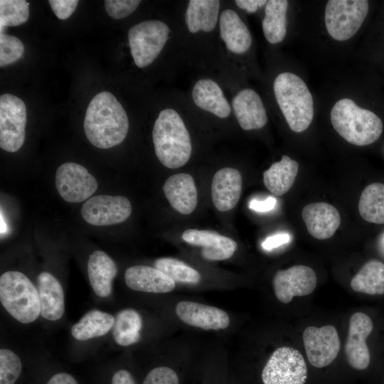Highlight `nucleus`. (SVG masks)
<instances>
[{"mask_svg":"<svg viewBox=\"0 0 384 384\" xmlns=\"http://www.w3.org/2000/svg\"><path fill=\"white\" fill-rule=\"evenodd\" d=\"M84 131L89 142L100 149L120 144L129 129L127 114L110 92L97 94L90 101L84 119Z\"/></svg>","mask_w":384,"mask_h":384,"instance_id":"1","label":"nucleus"},{"mask_svg":"<svg viewBox=\"0 0 384 384\" xmlns=\"http://www.w3.org/2000/svg\"><path fill=\"white\" fill-rule=\"evenodd\" d=\"M152 139L159 161L169 169H177L189 160L192 146L190 134L178 114L173 109L161 110L154 122Z\"/></svg>","mask_w":384,"mask_h":384,"instance_id":"2","label":"nucleus"},{"mask_svg":"<svg viewBox=\"0 0 384 384\" xmlns=\"http://www.w3.org/2000/svg\"><path fill=\"white\" fill-rule=\"evenodd\" d=\"M334 129L348 143L366 146L381 135L383 125L373 112L362 108L349 98L338 100L330 112Z\"/></svg>","mask_w":384,"mask_h":384,"instance_id":"3","label":"nucleus"},{"mask_svg":"<svg viewBox=\"0 0 384 384\" xmlns=\"http://www.w3.org/2000/svg\"><path fill=\"white\" fill-rule=\"evenodd\" d=\"M273 90L290 129L297 133L305 131L313 120L314 102L304 81L294 73H281L274 80Z\"/></svg>","mask_w":384,"mask_h":384,"instance_id":"4","label":"nucleus"},{"mask_svg":"<svg viewBox=\"0 0 384 384\" xmlns=\"http://www.w3.org/2000/svg\"><path fill=\"white\" fill-rule=\"evenodd\" d=\"M0 301L7 312L21 323L33 322L41 314L38 289L20 272L7 271L1 275Z\"/></svg>","mask_w":384,"mask_h":384,"instance_id":"5","label":"nucleus"},{"mask_svg":"<svg viewBox=\"0 0 384 384\" xmlns=\"http://www.w3.org/2000/svg\"><path fill=\"white\" fill-rule=\"evenodd\" d=\"M368 10L366 0L328 1L324 22L329 35L338 41L350 39L362 26Z\"/></svg>","mask_w":384,"mask_h":384,"instance_id":"6","label":"nucleus"},{"mask_svg":"<svg viewBox=\"0 0 384 384\" xmlns=\"http://www.w3.org/2000/svg\"><path fill=\"white\" fill-rule=\"evenodd\" d=\"M169 33L167 24L159 20L144 21L129 28V46L137 67L142 68L154 61L165 46Z\"/></svg>","mask_w":384,"mask_h":384,"instance_id":"7","label":"nucleus"},{"mask_svg":"<svg viewBox=\"0 0 384 384\" xmlns=\"http://www.w3.org/2000/svg\"><path fill=\"white\" fill-rule=\"evenodd\" d=\"M306 378L304 358L299 351L289 346L277 348L262 372L264 384H304Z\"/></svg>","mask_w":384,"mask_h":384,"instance_id":"8","label":"nucleus"},{"mask_svg":"<svg viewBox=\"0 0 384 384\" xmlns=\"http://www.w3.org/2000/svg\"><path fill=\"white\" fill-rule=\"evenodd\" d=\"M26 108L22 100L11 94L0 97V146L16 152L23 144L26 135Z\"/></svg>","mask_w":384,"mask_h":384,"instance_id":"9","label":"nucleus"},{"mask_svg":"<svg viewBox=\"0 0 384 384\" xmlns=\"http://www.w3.org/2000/svg\"><path fill=\"white\" fill-rule=\"evenodd\" d=\"M55 183L60 196L69 203L82 202L97 188L95 178L84 166L73 162L63 164L58 168Z\"/></svg>","mask_w":384,"mask_h":384,"instance_id":"10","label":"nucleus"},{"mask_svg":"<svg viewBox=\"0 0 384 384\" xmlns=\"http://www.w3.org/2000/svg\"><path fill=\"white\" fill-rule=\"evenodd\" d=\"M131 213L129 201L122 196H95L84 203L81 208L82 218L89 224L96 226L124 222Z\"/></svg>","mask_w":384,"mask_h":384,"instance_id":"11","label":"nucleus"},{"mask_svg":"<svg viewBox=\"0 0 384 384\" xmlns=\"http://www.w3.org/2000/svg\"><path fill=\"white\" fill-rule=\"evenodd\" d=\"M302 338L308 361L316 368L327 366L338 356L341 343L338 332L332 325L308 326Z\"/></svg>","mask_w":384,"mask_h":384,"instance_id":"12","label":"nucleus"},{"mask_svg":"<svg viewBox=\"0 0 384 384\" xmlns=\"http://www.w3.org/2000/svg\"><path fill=\"white\" fill-rule=\"evenodd\" d=\"M272 284L277 299L287 304L294 297H303L312 293L317 284V277L311 267L294 265L277 271L273 277Z\"/></svg>","mask_w":384,"mask_h":384,"instance_id":"13","label":"nucleus"},{"mask_svg":"<svg viewBox=\"0 0 384 384\" xmlns=\"http://www.w3.org/2000/svg\"><path fill=\"white\" fill-rule=\"evenodd\" d=\"M373 328L371 319L363 312H356L350 318L345 354L348 364L355 369L364 370L370 361L366 338Z\"/></svg>","mask_w":384,"mask_h":384,"instance_id":"14","label":"nucleus"},{"mask_svg":"<svg viewBox=\"0 0 384 384\" xmlns=\"http://www.w3.org/2000/svg\"><path fill=\"white\" fill-rule=\"evenodd\" d=\"M175 311L185 324L205 330L224 329L230 324L225 311L198 302L181 301L176 304Z\"/></svg>","mask_w":384,"mask_h":384,"instance_id":"15","label":"nucleus"},{"mask_svg":"<svg viewBox=\"0 0 384 384\" xmlns=\"http://www.w3.org/2000/svg\"><path fill=\"white\" fill-rule=\"evenodd\" d=\"M181 238L190 245L201 247V255L210 261L227 260L233 256L238 247L233 239L210 230L188 229Z\"/></svg>","mask_w":384,"mask_h":384,"instance_id":"16","label":"nucleus"},{"mask_svg":"<svg viewBox=\"0 0 384 384\" xmlns=\"http://www.w3.org/2000/svg\"><path fill=\"white\" fill-rule=\"evenodd\" d=\"M302 216L309 234L318 240L332 237L341 224L338 210L325 202L307 204L302 209Z\"/></svg>","mask_w":384,"mask_h":384,"instance_id":"17","label":"nucleus"},{"mask_svg":"<svg viewBox=\"0 0 384 384\" xmlns=\"http://www.w3.org/2000/svg\"><path fill=\"white\" fill-rule=\"evenodd\" d=\"M235 117L246 131L259 129L267 122V114L260 95L252 89L238 92L232 100Z\"/></svg>","mask_w":384,"mask_h":384,"instance_id":"18","label":"nucleus"},{"mask_svg":"<svg viewBox=\"0 0 384 384\" xmlns=\"http://www.w3.org/2000/svg\"><path fill=\"white\" fill-rule=\"evenodd\" d=\"M242 176L233 168H223L213 176L211 196L215 207L222 212L233 209L242 192Z\"/></svg>","mask_w":384,"mask_h":384,"instance_id":"19","label":"nucleus"},{"mask_svg":"<svg viewBox=\"0 0 384 384\" xmlns=\"http://www.w3.org/2000/svg\"><path fill=\"white\" fill-rule=\"evenodd\" d=\"M163 191L171 206L180 213L190 214L196 208L197 189L190 174L182 173L170 176L165 181Z\"/></svg>","mask_w":384,"mask_h":384,"instance_id":"20","label":"nucleus"},{"mask_svg":"<svg viewBox=\"0 0 384 384\" xmlns=\"http://www.w3.org/2000/svg\"><path fill=\"white\" fill-rule=\"evenodd\" d=\"M126 284L130 289L144 292L167 293L176 287L175 282L155 267L132 266L124 274Z\"/></svg>","mask_w":384,"mask_h":384,"instance_id":"21","label":"nucleus"},{"mask_svg":"<svg viewBox=\"0 0 384 384\" xmlns=\"http://www.w3.org/2000/svg\"><path fill=\"white\" fill-rule=\"evenodd\" d=\"M41 315L46 319H60L65 311V298L63 287L50 273L41 272L37 277Z\"/></svg>","mask_w":384,"mask_h":384,"instance_id":"22","label":"nucleus"},{"mask_svg":"<svg viewBox=\"0 0 384 384\" xmlns=\"http://www.w3.org/2000/svg\"><path fill=\"white\" fill-rule=\"evenodd\" d=\"M219 25L220 37L230 52L242 54L249 50L252 45L251 34L235 11L224 10L220 16Z\"/></svg>","mask_w":384,"mask_h":384,"instance_id":"23","label":"nucleus"},{"mask_svg":"<svg viewBox=\"0 0 384 384\" xmlns=\"http://www.w3.org/2000/svg\"><path fill=\"white\" fill-rule=\"evenodd\" d=\"M87 274L90 285L97 296L106 297L112 293V284L117 274V267L107 253L96 250L90 255Z\"/></svg>","mask_w":384,"mask_h":384,"instance_id":"24","label":"nucleus"},{"mask_svg":"<svg viewBox=\"0 0 384 384\" xmlns=\"http://www.w3.org/2000/svg\"><path fill=\"white\" fill-rule=\"evenodd\" d=\"M192 98L197 107L218 117L226 118L230 114V105L220 87L211 79L198 80L192 90Z\"/></svg>","mask_w":384,"mask_h":384,"instance_id":"25","label":"nucleus"},{"mask_svg":"<svg viewBox=\"0 0 384 384\" xmlns=\"http://www.w3.org/2000/svg\"><path fill=\"white\" fill-rule=\"evenodd\" d=\"M219 10L218 0L189 1L185 13L188 29L192 33L212 31L217 24Z\"/></svg>","mask_w":384,"mask_h":384,"instance_id":"26","label":"nucleus"},{"mask_svg":"<svg viewBox=\"0 0 384 384\" xmlns=\"http://www.w3.org/2000/svg\"><path fill=\"white\" fill-rule=\"evenodd\" d=\"M299 170V164L284 155L279 161L274 162L263 174L266 188L272 194L280 196L293 186Z\"/></svg>","mask_w":384,"mask_h":384,"instance_id":"27","label":"nucleus"},{"mask_svg":"<svg viewBox=\"0 0 384 384\" xmlns=\"http://www.w3.org/2000/svg\"><path fill=\"white\" fill-rule=\"evenodd\" d=\"M287 0H270L265 9L262 27L266 40L271 44L282 41L287 34Z\"/></svg>","mask_w":384,"mask_h":384,"instance_id":"28","label":"nucleus"},{"mask_svg":"<svg viewBox=\"0 0 384 384\" xmlns=\"http://www.w3.org/2000/svg\"><path fill=\"white\" fill-rule=\"evenodd\" d=\"M115 318L107 312L91 310L71 327L72 336L78 341H87L105 335L114 324Z\"/></svg>","mask_w":384,"mask_h":384,"instance_id":"29","label":"nucleus"},{"mask_svg":"<svg viewBox=\"0 0 384 384\" xmlns=\"http://www.w3.org/2000/svg\"><path fill=\"white\" fill-rule=\"evenodd\" d=\"M356 292L370 295L384 294V264L372 260L365 263L351 280Z\"/></svg>","mask_w":384,"mask_h":384,"instance_id":"30","label":"nucleus"},{"mask_svg":"<svg viewBox=\"0 0 384 384\" xmlns=\"http://www.w3.org/2000/svg\"><path fill=\"white\" fill-rule=\"evenodd\" d=\"M358 211L363 220L375 224H384V184L373 183L362 191Z\"/></svg>","mask_w":384,"mask_h":384,"instance_id":"31","label":"nucleus"},{"mask_svg":"<svg viewBox=\"0 0 384 384\" xmlns=\"http://www.w3.org/2000/svg\"><path fill=\"white\" fill-rule=\"evenodd\" d=\"M142 318L134 309H126L118 312L112 327V335L119 346H127L140 338Z\"/></svg>","mask_w":384,"mask_h":384,"instance_id":"32","label":"nucleus"},{"mask_svg":"<svg viewBox=\"0 0 384 384\" xmlns=\"http://www.w3.org/2000/svg\"><path fill=\"white\" fill-rule=\"evenodd\" d=\"M154 267L174 282L197 284L201 279V275L197 270L175 258H159L155 261Z\"/></svg>","mask_w":384,"mask_h":384,"instance_id":"33","label":"nucleus"},{"mask_svg":"<svg viewBox=\"0 0 384 384\" xmlns=\"http://www.w3.org/2000/svg\"><path fill=\"white\" fill-rule=\"evenodd\" d=\"M29 4L25 0L0 1V28L3 33L6 27L16 26L27 21Z\"/></svg>","mask_w":384,"mask_h":384,"instance_id":"34","label":"nucleus"},{"mask_svg":"<svg viewBox=\"0 0 384 384\" xmlns=\"http://www.w3.org/2000/svg\"><path fill=\"white\" fill-rule=\"evenodd\" d=\"M22 369L20 358L6 348L0 350V384H14Z\"/></svg>","mask_w":384,"mask_h":384,"instance_id":"35","label":"nucleus"},{"mask_svg":"<svg viewBox=\"0 0 384 384\" xmlns=\"http://www.w3.org/2000/svg\"><path fill=\"white\" fill-rule=\"evenodd\" d=\"M24 52L23 43L16 36L0 34V66L12 64L19 60Z\"/></svg>","mask_w":384,"mask_h":384,"instance_id":"36","label":"nucleus"},{"mask_svg":"<svg viewBox=\"0 0 384 384\" xmlns=\"http://www.w3.org/2000/svg\"><path fill=\"white\" fill-rule=\"evenodd\" d=\"M105 7L110 16L114 19L124 18L133 13L141 1L139 0H106Z\"/></svg>","mask_w":384,"mask_h":384,"instance_id":"37","label":"nucleus"},{"mask_svg":"<svg viewBox=\"0 0 384 384\" xmlns=\"http://www.w3.org/2000/svg\"><path fill=\"white\" fill-rule=\"evenodd\" d=\"M143 384H179L176 373L169 367H157L146 376Z\"/></svg>","mask_w":384,"mask_h":384,"instance_id":"38","label":"nucleus"},{"mask_svg":"<svg viewBox=\"0 0 384 384\" xmlns=\"http://www.w3.org/2000/svg\"><path fill=\"white\" fill-rule=\"evenodd\" d=\"M48 3L55 16L60 20H65L75 11L78 1L49 0Z\"/></svg>","mask_w":384,"mask_h":384,"instance_id":"39","label":"nucleus"},{"mask_svg":"<svg viewBox=\"0 0 384 384\" xmlns=\"http://www.w3.org/2000/svg\"><path fill=\"white\" fill-rule=\"evenodd\" d=\"M291 236L289 233H277L267 238L262 243L265 250H271L290 241Z\"/></svg>","mask_w":384,"mask_h":384,"instance_id":"40","label":"nucleus"},{"mask_svg":"<svg viewBox=\"0 0 384 384\" xmlns=\"http://www.w3.org/2000/svg\"><path fill=\"white\" fill-rule=\"evenodd\" d=\"M276 203V198L271 196L264 200L253 198L249 203V208L256 212L265 213L274 209Z\"/></svg>","mask_w":384,"mask_h":384,"instance_id":"41","label":"nucleus"},{"mask_svg":"<svg viewBox=\"0 0 384 384\" xmlns=\"http://www.w3.org/2000/svg\"><path fill=\"white\" fill-rule=\"evenodd\" d=\"M235 4L241 9L246 11L247 13H255L260 7L267 4V1L265 0H237L235 1Z\"/></svg>","mask_w":384,"mask_h":384,"instance_id":"42","label":"nucleus"},{"mask_svg":"<svg viewBox=\"0 0 384 384\" xmlns=\"http://www.w3.org/2000/svg\"><path fill=\"white\" fill-rule=\"evenodd\" d=\"M112 384H136V383L129 371L119 370L112 376Z\"/></svg>","mask_w":384,"mask_h":384,"instance_id":"43","label":"nucleus"},{"mask_svg":"<svg viewBox=\"0 0 384 384\" xmlns=\"http://www.w3.org/2000/svg\"><path fill=\"white\" fill-rule=\"evenodd\" d=\"M47 384H78L77 380L70 374L59 373L53 375Z\"/></svg>","mask_w":384,"mask_h":384,"instance_id":"44","label":"nucleus"},{"mask_svg":"<svg viewBox=\"0 0 384 384\" xmlns=\"http://www.w3.org/2000/svg\"><path fill=\"white\" fill-rule=\"evenodd\" d=\"M378 245L380 252L384 255V233L380 238Z\"/></svg>","mask_w":384,"mask_h":384,"instance_id":"45","label":"nucleus"}]
</instances>
